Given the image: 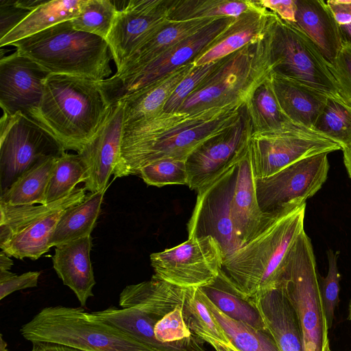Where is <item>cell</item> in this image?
<instances>
[{"mask_svg":"<svg viewBox=\"0 0 351 351\" xmlns=\"http://www.w3.org/2000/svg\"><path fill=\"white\" fill-rule=\"evenodd\" d=\"M245 106L233 104L193 112L162 111L125 123L114 178L137 175L143 166L158 160H186L199 146L233 128Z\"/></svg>","mask_w":351,"mask_h":351,"instance_id":"cell-1","label":"cell"},{"mask_svg":"<svg viewBox=\"0 0 351 351\" xmlns=\"http://www.w3.org/2000/svg\"><path fill=\"white\" fill-rule=\"evenodd\" d=\"M306 201L300 199L267 213L254 236L225 257L222 270L246 299L276 287L285 258L304 230Z\"/></svg>","mask_w":351,"mask_h":351,"instance_id":"cell-2","label":"cell"},{"mask_svg":"<svg viewBox=\"0 0 351 351\" xmlns=\"http://www.w3.org/2000/svg\"><path fill=\"white\" fill-rule=\"evenodd\" d=\"M109 107L97 82L50 74L40 104L30 117L50 132L66 151L79 153L99 128Z\"/></svg>","mask_w":351,"mask_h":351,"instance_id":"cell-3","label":"cell"},{"mask_svg":"<svg viewBox=\"0 0 351 351\" xmlns=\"http://www.w3.org/2000/svg\"><path fill=\"white\" fill-rule=\"evenodd\" d=\"M16 51L50 74L100 82L110 77L112 58L106 40L75 29L71 21L14 42Z\"/></svg>","mask_w":351,"mask_h":351,"instance_id":"cell-4","label":"cell"},{"mask_svg":"<svg viewBox=\"0 0 351 351\" xmlns=\"http://www.w3.org/2000/svg\"><path fill=\"white\" fill-rule=\"evenodd\" d=\"M21 333L32 343L46 342L82 351H152L82 308L45 307L22 326Z\"/></svg>","mask_w":351,"mask_h":351,"instance_id":"cell-5","label":"cell"},{"mask_svg":"<svg viewBox=\"0 0 351 351\" xmlns=\"http://www.w3.org/2000/svg\"><path fill=\"white\" fill-rule=\"evenodd\" d=\"M319 275L311 241L303 230L285 258L276 287L297 314L304 351H326L330 348Z\"/></svg>","mask_w":351,"mask_h":351,"instance_id":"cell-6","label":"cell"},{"mask_svg":"<svg viewBox=\"0 0 351 351\" xmlns=\"http://www.w3.org/2000/svg\"><path fill=\"white\" fill-rule=\"evenodd\" d=\"M271 73L267 33L263 40L221 59L178 111L193 112L233 104H245L257 86Z\"/></svg>","mask_w":351,"mask_h":351,"instance_id":"cell-7","label":"cell"},{"mask_svg":"<svg viewBox=\"0 0 351 351\" xmlns=\"http://www.w3.org/2000/svg\"><path fill=\"white\" fill-rule=\"evenodd\" d=\"M272 74L311 87L329 99L351 105L329 69V62L293 24L276 15L268 32Z\"/></svg>","mask_w":351,"mask_h":351,"instance_id":"cell-8","label":"cell"},{"mask_svg":"<svg viewBox=\"0 0 351 351\" xmlns=\"http://www.w3.org/2000/svg\"><path fill=\"white\" fill-rule=\"evenodd\" d=\"M86 189L48 204L12 206L0 202V248L10 256L37 260L51 248L49 241L64 211L82 202Z\"/></svg>","mask_w":351,"mask_h":351,"instance_id":"cell-9","label":"cell"},{"mask_svg":"<svg viewBox=\"0 0 351 351\" xmlns=\"http://www.w3.org/2000/svg\"><path fill=\"white\" fill-rule=\"evenodd\" d=\"M236 18L215 19L195 34L177 43L141 68L124 75L97 82L110 106L193 62L227 29Z\"/></svg>","mask_w":351,"mask_h":351,"instance_id":"cell-10","label":"cell"},{"mask_svg":"<svg viewBox=\"0 0 351 351\" xmlns=\"http://www.w3.org/2000/svg\"><path fill=\"white\" fill-rule=\"evenodd\" d=\"M66 150L45 127L21 112L3 111L0 121L1 194L42 160Z\"/></svg>","mask_w":351,"mask_h":351,"instance_id":"cell-11","label":"cell"},{"mask_svg":"<svg viewBox=\"0 0 351 351\" xmlns=\"http://www.w3.org/2000/svg\"><path fill=\"white\" fill-rule=\"evenodd\" d=\"M249 149L255 179L269 176L306 158L341 150L324 134L302 126L252 132Z\"/></svg>","mask_w":351,"mask_h":351,"instance_id":"cell-12","label":"cell"},{"mask_svg":"<svg viewBox=\"0 0 351 351\" xmlns=\"http://www.w3.org/2000/svg\"><path fill=\"white\" fill-rule=\"evenodd\" d=\"M224 255L211 236L188 237L171 248L150 255L154 277L182 288L202 287L222 269Z\"/></svg>","mask_w":351,"mask_h":351,"instance_id":"cell-13","label":"cell"},{"mask_svg":"<svg viewBox=\"0 0 351 351\" xmlns=\"http://www.w3.org/2000/svg\"><path fill=\"white\" fill-rule=\"evenodd\" d=\"M328 154L300 160L269 176L255 179L257 202L263 213H271L287 204L313 197L326 182Z\"/></svg>","mask_w":351,"mask_h":351,"instance_id":"cell-14","label":"cell"},{"mask_svg":"<svg viewBox=\"0 0 351 351\" xmlns=\"http://www.w3.org/2000/svg\"><path fill=\"white\" fill-rule=\"evenodd\" d=\"M252 133V128L245 106L233 128L208 141L187 157V186L198 191L237 165L248 149Z\"/></svg>","mask_w":351,"mask_h":351,"instance_id":"cell-15","label":"cell"},{"mask_svg":"<svg viewBox=\"0 0 351 351\" xmlns=\"http://www.w3.org/2000/svg\"><path fill=\"white\" fill-rule=\"evenodd\" d=\"M237 165L197 191L195 208L188 224V237L211 236L220 244L224 258L241 247L230 208Z\"/></svg>","mask_w":351,"mask_h":351,"instance_id":"cell-16","label":"cell"},{"mask_svg":"<svg viewBox=\"0 0 351 351\" xmlns=\"http://www.w3.org/2000/svg\"><path fill=\"white\" fill-rule=\"evenodd\" d=\"M172 0H130L119 10L108 36L118 70L134 49L167 23Z\"/></svg>","mask_w":351,"mask_h":351,"instance_id":"cell-17","label":"cell"},{"mask_svg":"<svg viewBox=\"0 0 351 351\" xmlns=\"http://www.w3.org/2000/svg\"><path fill=\"white\" fill-rule=\"evenodd\" d=\"M49 72L16 51L0 58V106L13 115L21 112L29 117L42 100Z\"/></svg>","mask_w":351,"mask_h":351,"instance_id":"cell-18","label":"cell"},{"mask_svg":"<svg viewBox=\"0 0 351 351\" xmlns=\"http://www.w3.org/2000/svg\"><path fill=\"white\" fill-rule=\"evenodd\" d=\"M124 116L123 101L110 106L97 132L77 153L87 167L84 188L90 193L107 189L109 185L121 154Z\"/></svg>","mask_w":351,"mask_h":351,"instance_id":"cell-19","label":"cell"},{"mask_svg":"<svg viewBox=\"0 0 351 351\" xmlns=\"http://www.w3.org/2000/svg\"><path fill=\"white\" fill-rule=\"evenodd\" d=\"M258 5L256 9L236 18L217 40L193 60L195 66L218 61L247 45L263 40L276 14Z\"/></svg>","mask_w":351,"mask_h":351,"instance_id":"cell-20","label":"cell"},{"mask_svg":"<svg viewBox=\"0 0 351 351\" xmlns=\"http://www.w3.org/2000/svg\"><path fill=\"white\" fill-rule=\"evenodd\" d=\"M250 300L259 311L279 351H304L297 314L278 287L263 291Z\"/></svg>","mask_w":351,"mask_h":351,"instance_id":"cell-21","label":"cell"},{"mask_svg":"<svg viewBox=\"0 0 351 351\" xmlns=\"http://www.w3.org/2000/svg\"><path fill=\"white\" fill-rule=\"evenodd\" d=\"M230 208L234 231L241 246L257 232L267 215L262 213L257 202L249 147L237 165Z\"/></svg>","mask_w":351,"mask_h":351,"instance_id":"cell-22","label":"cell"},{"mask_svg":"<svg viewBox=\"0 0 351 351\" xmlns=\"http://www.w3.org/2000/svg\"><path fill=\"white\" fill-rule=\"evenodd\" d=\"M91 236H86L56 247L53 267L64 285L75 294L82 307L93 296L95 285L90 253Z\"/></svg>","mask_w":351,"mask_h":351,"instance_id":"cell-23","label":"cell"},{"mask_svg":"<svg viewBox=\"0 0 351 351\" xmlns=\"http://www.w3.org/2000/svg\"><path fill=\"white\" fill-rule=\"evenodd\" d=\"M183 301L182 298H175L158 307L149 309L136 307L118 309L111 306L92 313L152 351H171L156 340L154 326L162 316L177 306L182 304Z\"/></svg>","mask_w":351,"mask_h":351,"instance_id":"cell-24","label":"cell"},{"mask_svg":"<svg viewBox=\"0 0 351 351\" xmlns=\"http://www.w3.org/2000/svg\"><path fill=\"white\" fill-rule=\"evenodd\" d=\"M293 25L307 35L329 62L335 60L343 40L326 1L295 0V23Z\"/></svg>","mask_w":351,"mask_h":351,"instance_id":"cell-25","label":"cell"},{"mask_svg":"<svg viewBox=\"0 0 351 351\" xmlns=\"http://www.w3.org/2000/svg\"><path fill=\"white\" fill-rule=\"evenodd\" d=\"M271 79L274 93L285 115L296 125L314 130L329 98L311 87L274 74Z\"/></svg>","mask_w":351,"mask_h":351,"instance_id":"cell-26","label":"cell"},{"mask_svg":"<svg viewBox=\"0 0 351 351\" xmlns=\"http://www.w3.org/2000/svg\"><path fill=\"white\" fill-rule=\"evenodd\" d=\"M215 19H217L169 21L141 43L117 70L114 75H124L141 68L177 43L204 28Z\"/></svg>","mask_w":351,"mask_h":351,"instance_id":"cell-27","label":"cell"},{"mask_svg":"<svg viewBox=\"0 0 351 351\" xmlns=\"http://www.w3.org/2000/svg\"><path fill=\"white\" fill-rule=\"evenodd\" d=\"M194 67L193 61L191 62L121 100L125 104V123L145 119L161 112L177 85Z\"/></svg>","mask_w":351,"mask_h":351,"instance_id":"cell-28","label":"cell"},{"mask_svg":"<svg viewBox=\"0 0 351 351\" xmlns=\"http://www.w3.org/2000/svg\"><path fill=\"white\" fill-rule=\"evenodd\" d=\"M199 289L228 317L258 330H268L256 307L236 289L222 269L213 282Z\"/></svg>","mask_w":351,"mask_h":351,"instance_id":"cell-29","label":"cell"},{"mask_svg":"<svg viewBox=\"0 0 351 351\" xmlns=\"http://www.w3.org/2000/svg\"><path fill=\"white\" fill-rule=\"evenodd\" d=\"M84 0H51L33 10L3 38L1 47L45 30L58 23L71 21L80 14Z\"/></svg>","mask_w":351,"mask_h":351,"instance_id":"cell-30","label":"cell"},{"mask_svg":"<svg viewBox=\"0 0 351 351\" xmlns=\"http://www.w3.org/2000/svg\"><path fill=\"white\" fill-rule=\"evenodd\" d=\"M106 191L90 193L82 202L64 211L51 237V247L90 235L99 215Z\"/></svg>","mask_w":351,"mask_h":351,"instance_id":"cell-31","label":"cell"},{"mask_svg":"<svg viewBox=\"0 0 351 351\" xmlns=\"http://www.w3.org/2000/svg\"><path fill=\"white\" fill-rule=\"evenodd\" d=\"M271 76L257 86L245 103L252 132L278 131L300 126L293 123L282 110L274 91Z\"/></svg>","mask_w":351,"mask_h":351,"instance_id":"cell-32","label":"cell"},{"mask_svg":"<svg viewBox=\"0 0 351 351\" xmlns=\"http://www.w3.org/2000/svg\"><path fill=\"white\" fill-rule=\"evenodd\" d=\"M258 6L256 1L172 0L168 19L173 22L202 19L238 18Z\"/></svg>","mask_w":351,"mask_h":351,"instance_id":"cell-33","label":"cell"},{"mask_svg":"<svg viewBox=\"0 0 351 351\" xmlns=\"http://www.w3.org/2000/svg\"><path fill=\"white\" fill-rule=\"evenodd\" d=\"M58 157L45 158L25 172L1 194L0 202L12 206L45 204L48 182Z\"/></svg>","mask_w":351,"mask_h":351,"instance_id":"cell-34","label":"cell"},{"mask_svg":"<svg viewBox=\"0 0 351 351\" xmlns=\"http://www.w3.org/2000/svg\"><path fill=\"white\" fill-rule=\"evenodd\" d=\"M204 300L230 342L239 351H279L269 330L256 329L221 312L203 293Z\"/></svg>","mask_w":351,"mask_h":351,"instance_id":"cell-35","label":"cell"},{"mask_svg":"<svg viewBox=\"0 0 351 351\" xmlns=\"http://www.w3.org/2000/svg\"><path fill=\"white\" fill-rule=\"evenodd\" d=\"M87 171V167L78 154L64 152L56 160L48 182L45 204L69 195L77 184L86 182Z\"/></svg>","mask_w":351,"mask_h":351,"instance_id":"cell-36","label":"cell"},{"mask_svg":"<svg viewBox=\"0 0 351 351\" xmlns=\"http://www.w3.org/2000/svg\"><path fill=\"white\" fill-rule=\"evenodd\" d=\"M182 313L189 329L202 340L208 337L223 343L230 341L210 311L199 288L185 289Z\"/></svg>","mask_w":351,"mask_h":351,"instance_id":"cell-37","label":"cell"},{"mask_svg":"<svg viewBox=\"0 0 351 351\" xmlns=\"http://www.w3.org/2000/svg\"><path fill=\"white\" fill-rule=\"evenodd\" d=\"M118 10L114 3L109 0H84L80 14L71 22L75 29L106 40Z\"/></svg>","mask_w":351,"mask_h":351,"instance_id":"cell-38","label":"cell"},{"mask_svg":"<svg viewBox=\"0 0 351 351\" xmlns=\"http://www.w3.org/2000/svg\"><path fill=\"white\" fill-rule=\"evenodd\" d=\"M314 130L337 143L342 150L351 143V105L328 99Z\"/></svg>","mask_w":351,"mask_h":351,"instance_id":"cell-39","label":"cell"},{"mask_svg":"<svg viewBox=\"0 0 351 351\" xmlns=\"http://www.w3.org/2000/svg\"><path fill=\"white\" fill-rule=\"evenodd\" d=\"M147 184L161 187L171 184H188L186 160L164 158L147 164L138 174Z\"/></svg>","mask_w":351,"mask_h":351,"instance_id":"cell-40","label":"cell"},{"mask_svg":"<svg viewBox=\"0 0 351 351\" xmlns=\"http://www.w3.org/2000/svg\"><path fill=\"white\" fill-rule=\"evenodd\" d=\"M339 252L328 249L326 252L328 269L326 277H318L319 291L324 304L327 325L330 329L335 318V311L339 302L341 275L337 267Z\"/></svg>","mask_w":351,"mask_h":351,"instance_id":"cell-41","label":"cell"},{"mask_svg":"<svg viewBox=\"0 0 351 351\" xmlns=\"http://www.w3.org/2000/svg\"><path fill=\"white\" fill-rule=\"evenodd\" d=\"M221 59L195 66L177 85L166 101L162 112L167 113L178 112L186 98L195 88L217 68Z\"/></svg>","mask_w":351,"mask_h":351,"instance_id":"cell-42","label":"cell"},{"mask_svg":"<svg viewBox=\"0 0 351 351\" xmlns=\"http://www.w3.org/2000/svg\"><path fill=\"white\" fill-rule=\"evenodd\" d=\"M329 69L345 97L351 103V44L343 42Z\"/></svg>","mask_w":351,"mask_h":351,"instance_id":"cell-43","label":"cell"},{"mask_svg":"<svg viewBox=\"0 0 351 351\" xmlns=\"http://www.w3.org/2000/svg\"><path fill=\"white\" fill-rule=\"evenodd\" d=\"M30 12L18 7L15 0H0V39L20 23Z\"/></svg>","mask_w":351,"mask_h":351,"instance_id":"cell-44","label":"cell"},{"mask_svg":"<svg viewBox=\"0 0 351 351\" xmlns=\"http://www.w3.org/2000/svg\"><path fill=\"white\" fill-rule=\"evenodd\" d=\"M343 42L351 44V0H328Z\"/></svg>","mask_w":351,"mask_h":351,"instance_id":"cell-45","label":"cell"},{"mask_svg":"<svg viewBox=\"0 0 351 351\" xmlns=\"http://www.w3.org/2000/svg\"><path fill=\"white\" fill-rule=\"evenodd\" d=\"M40 275V271H28L19 276L13 274L0 280V300L16 291L37 287Z\"/></svg>","mask_w":351,"mask_h":351,"instance_id":"cell-46","label":"cell"},{"mask_svg":"<svg viewBox=\"0 0 351 351\" xmlns=\"http://www.w3.org/2000/svg\"><path fill=\"white\" fill-rule=\"evenodd\" d=\"M256 2L261 7L275 14L283 21L295 24V0H260Z\"/></svg>","mask_w":351,"mask_h":351,"instance_id":"cell-47","label":"cell"},{"mask_svg":"<svg viewBox=\"0 0 351 351\" xmlns=\"http://www.w3.org/2000/svg\"><path fill=\"white\" fill-rule=\"evenodd\" d=\"M31 351H82L68 346L46 342L34 343Z\"/></svg>","mask_w":351,"mask_h":351,"instance_id":"cell-48","label":"cell"},{"mask_svg":"<svg viewBox=\"0 0 351 351\" xmlns=\"http://www.w3.org/2000/svg\"><path fill=\"white\" fill-rule=\"evenodd\" d=\"M203 340L204 342L209 343L215 351H239L230 341L223 343L208 337H205Z\"/></svg>","mask_w":351,"mask_h":351,"instance_id":"cell-49","label":"cell"},{"mask_svg":"<svg viewBox=\"0 0 351 351\" xmlns=\"http://www.w3.org/2000/svg\"><path fill=\"white\" fill-rule=\"evenodd\" d=\"M343 164L351 180V143L342 149Z\"/></svg>","mask_w":351,"mask_h":351,"instance_id":"cell-50","label":"cell"},{"mask_svg":"<svg viewBox=\"0 0 351 351\" xmlns=\"http://www.w3.org/2000/svg\"><path fill=\"white\" fill-rule=\"evenodd\" d=\"M13 265V261L3 251L0 252V271H9Z\"/></svg>","mask_w":351,"mask_h":351,"instance_id":"cell-51","label":"cell"},{"mask_svg":"<svg viewBox=\"0 0 351 351\" xmlns=\"http://www.w3.org/2000/svg\"><path fill=\"white\" fill-rule=\"evenodd\" d=\"M6 343L2 339V336H1V346H0V351H8L6 349Z\"/></svg>","mask_w":351,"mask_h":351,"instance_id":"cell-52","label":"cell"},{"mask_svg":"<svg viewBox=\"0 0 351 351\" xmlns=\"http://www.w3.org/2000/svg\"><path fill=\"white\" fill-rule=\"evenodd\" d=\"M348 320H351V300L348 304Z\"/></svg>","mask_w":351,"mask_h":351,"instance_id":"cell-53","label":"cell"},{"mask_svg":"<svg viewBox=\"0 0 351 351\" xmlns=\"http://www.w3.org/2000/svg\"><path fill=\"white\" fill-rule=\"evenodd\" d=\"M326 351H332L330 348H329Z\"/></svg>","mask_w":351,"mask_h":351,"instance_id":"cell-54","label":"cell"}]
</instances>
